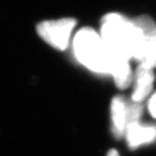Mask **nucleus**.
<instances>
[{
    "mask_svg": "<svg viewBox=\"0 0 156 156\" xmlns=\"http://www.w3.org/2000/svg\"><path fill=\"white\" fill-rule=\"evenodd\" d=\"M128 102L121 96H117L111 103V119H112L113 133L117 137H120L125 133L128 126Z\"/></svg>",
    "mask_w": 156,
    "mask_h": 156,
    "instance_id": "5",
    "label": "nucleus"
},
{
    "mask_svg": "<svg viewBox=\"0 0 156 156\" xmlns=\"http://www.w3.org/2000/svg\"><path fill=\"white\" fill-rule=\"evenodd\" d=\"M111 61L139 62L143 54V33L133 21L119 13H109L102 20L100 32Z\"/></svg>",
    "mask_w": 156,
    "mask_h": 156,
    "instance_id": "1",
    "label": "nucleus"
},
{
    "mask_svg": "<svg viewBox=\"0 0 156 156\" xmlns=\"http://www.w3.org/2000/svg\"><path fill=\"white\" fill-rule=\"evenodd\" d=\"M73 46L76 59L86 68L96 73L109 74V55L101 36L94 29L84 27L78 30Z\"/></svg>",
    "mask_w": 156,
    "mask_h": 156,
    "instance_id": "2",
    "label": "nucleus"
},
{
    "mask_svg": "<svg viewBox=\"0 0 156 156\" xmlns=\"http://www.w3.org/2000/svg\"><path fill=\"white\" fill-rule=\"evenodd\" d=\"M125 136L129 147L136 149L141 145L149 144L156 140V126L143 125L139 122H135L127 126Z\"/></svg>",
    "mask_w": 156,
    "mask_h": 156,
    "instance_id": "4",
    "label": "nucleus"
},
{
    "mask_svg": "<svg viewBox=\"0 0 156 156\" xmlns=\"http://www.w3.org/2000/svg\"><path fill=\"white\" fill-rule=\"evenodd\" d=\"M107 156H119V155L116 150H110L107 153Z\"/></svg>",
    "mask_w": 156,
    "mask_h": 156,
    "instance_id": "8",
    "label": "nucleus"
},
{
    "mask_svg": "<svg viewBox=\"0 0 156 156\" xmlns=\"http://www.w3.org/2000/svg\"><path fill=\"white\" fill-rule=\"evenodd\" d=\"M75 25L76 21L73 18L48 20L40 23L37 30L39 36L49 45L58 50H65Z\"/></svg>",
    "mask_w": 156,
    "mask_h": 156,
    "instance_id": "3",
    "label": "nucleus"
},
{
    "mask_svg": "<svg viewBox=\"0 0 156 156\" xmlns=\"http://www.w3.org/2000/svg\"><path fill=\"white\" fill-rule=\"evenodd\" d=\"M148 108L150 111V114L156 119V92L151 97L148 104Z\"/></svg>",
    "mask_w": 156,
    "mask_h": 156,
    "instance_id": "7",
    "label": "nucleus"
},
{
    "mask_svg": "<svg viewBox=\"0 0 156 156\" xmlns=\"http://www.w3.org/2000/svg\"><path fill=\"white\" fill-rule=\"evenodd\" d=\"M154 82L152 70L139 65L136 73V85L132 95V102L140 103L151 91Z\"/></svg>",
    "mask_w": 156,
    "mask_h": 156,
    "instance_id": "6",
    "label": "nucleus"
}]
</instances>
